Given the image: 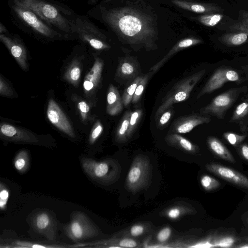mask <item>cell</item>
Listing matches in <instances>:
<instances>
[{"label":"cell","mask_w":248,"mask_h":248,"mask_svg":"<svg viewBox=\"0 0 248 248\" xmlns=\"http://www.w3.org/2000/svg\"><path fill=\"white\" fill-rule=\"evenodd\" d=\"M132 111H126L122 117L115 133L117 142L124 143L129 140L128 132L129 125V119Z\"/></svg>","instance_id":"28"},{"label":"cell","mask_w":248,"mask_h":248,"mask_svg":"<svg viewBox=\"0 0 248 248\" xmlns=\"http://www.w3.org/2000/svg\"><path fill=\"white\" fill-rule=\"evenodd\" d=\"M227 46H238L248 43V11H239L236 22L230 25L227 32L219 38Z\"/></svg>","instance_id":"9"},{"label":"cell","mask_w":248,"mask_h":248,"mask_svg":"<svg viewBox=\"0 0 248 248\" xmlns=\"http://www.w3.org/2000/svg\"><path fill=\"white\" fill-rule=\"evenodd\" d=\"M209 172L238 186L248 189V177L237 170L222 165L210 163L206 164Z\"/></svg>","instance_id":"13"},{"label":"cell","mask_w":248,"mask_h":248,"mask_svg":"<svg viewBox=\"0 0 248 248\" xmlns=\"http://www.w3.org/2000/svg\"><path fill=\"white\" fill-rule=\"evenodd\" d=\"M152 177V166L149 157L143 155H137L131 165L125 187L130 192H139L150 186Z\"/></svg>","instance_id":"5"},{"label":"cell","mask_w":248,"mask_h":248,"mask_svg":"<svg viewBox=\"0 0 248 248\" xmlns=\"http://www.w3.org/2000/svg\"><path fill=\"white\" fill-rule=\"evenodd\" d=\"M7 31L6 30L4 26L1 23H0V34L2 33V32H6Z\"/></svg>","instance_id":"46"},{"label":"cell","mask_w":248,"mask_h":248,"mask_svg":"<svg viewBox=\"0 0 248 248\" xmlns=\"http://www.w3.org/2000/svg\"><path fill=\"white\" fill-rule=\"evenodd\" d=\"M143 75H140L128 83L123 93L122 100L124 107H127L131 103L136 89Z\"/></svg>","instance_id":"31"},{"label":"cell","mask_w":248,"mask_h":248,"mask_svg":"<svg viewBox=\"0 0 248 248\" xmlns=\"http://www.w3.org/2000/svg\"><path fill=\"white\" fill-rule=\"evenodd\" d=\"M13 3L30 10L44 21L60 31L72 33V21L66 18L53 4L44 0H13Z\"/></svg>","instance_id":"2"},{"label":"cell","mask_w":248,"mask_h":248,"mask_svg":"<svg viewBox=\"0 0 248 248\" xmlns=\"http://www.w3.org/2000/svg\"><path fill=\"white\" fill-rule=\"evenodd\" d=\"M165 140L168 145L186 153L196 154L200 150L198 146L179 134L169 133L166 136Z\"/></svg>","instance_id":"22"},{"label":"cell","mask_w":248,"mask_h":248,"mask_svg":"<svg viewBox=\"0 0 248 248\" xmlns=\"http://www.w3.org/2000/svg\"><path fill=\"white\" fill-rule=\"evenodd\" d=\"M140 71L138 61L132 56L122 57L119 61L115 79L121 84L130 83L138 76Z\"/></svg>","instance_id":"14"},{"label":"cell","mask_w":248,"mask_h":248,"mask_svg":"<svg viewBox=\"0 0 248 248\" xmlns=\"http://www.w3.org/2000/svg\"><path fill=\"white\" fill-rule=\"evenodd\" d=\"M29 223L35 232L48 240L54 241L55 239L57 220L51 211L45 209L33 211L30 215Z\"/></svg>","instance_id":"10"},{"label":"cell","mask_w":248,"mask_h":248,"mask_svg":"<svg viewBox=\"0 0 248 248\" xmlns=\"http://www.w3.org/2000/svg\"><path fill=\"white\" fill-rule=\"evenodd\" d=\"M0 132L1 138L10 141L31 144L39 142L32 133L7 124H1Z\"/></svg>","instance_id":"17"},{"label":"cell","mask_w":248,"mask_h":248,"mask_svg":"<svg viewBox=\"0 0 248 248\" xmlns=\"http://www.w3.org/2000/svg\"><path fill=\"white\" fill-rule=\"evenodd\" d=\"M172 2L181 8L197 13L213 14L222 10L218 5L213 3H196L181 0H172Z\"/></svg>","instance_id":"21"},{"label":"cell","mask_w":248,"mask_h":248,"mask_svg":"<svg viewBox=\"0 0 248 248\" xmlns=\"http://www.w3.org/2000/svg\"><path fill=\"white\" fill-rule=\"evenodd\" d=\"M103 130V125L99 121L94 125L89 137V143L93 144L101 135Z\"/></svg>","instance_id":"40"},{"label":"cell","mask_w":248,"mask_h":248,"mask_svg":"<svg viewBox=\"0 0 248 248\" xmlns=\"http://www.w3.org/2000/svg\"><path fill=\"white\" fill-rule=\"evenodd\" d=\"M202 188L206 191H212L220 186V183L217 179L208 175H203L200 179Z\"/></svg>","instance_id":"36"},{"label":"cell","mask_w":248,"mask_h":248,"mask_svg":"<svg viewBox=\"0 0 248 248\" xmlns=\"http://www.w3.org/2000/svg\"><path fill=\"white\" fill-rule=\"evenodd\" d=\"M0 40L10 51L20 66L24 70L27 69V52L19 40L2 33L0 34Z\"/></svg>","instance_id":"18"},{"label":"cell","mask_w":248,"mask_h":248,"mask_svg":"<svg viewBox=\"0 0 248 248\" xmlns=\"http://www.w3.org/2000/svg\"><path fill=\"white\" fill-rule=\"evenodd\" d=\"M173 110L171 107L159 116V119L156 124L157 128L162 129L166 126L173 115Z\"/></svg>","instance_id":"38"},{"label":"cell","mask_w":248,"mask_h":248,"mask_svg":"<svg viewBox=\"0 0 248 248\" xmlns=\"http://www.w3.org/2000/svg\"><path fill=\"white\" fill-rule=\"evenodd\" d=\"M246 87H237L228 90L214 97L206 106L200 109V113L213 115L217 119H224L227 110L237 100L239 96L247 90Z\"/></svg>","instance_id":"7"},{"label":"cell","mask_w":248,"mask_h":248,"mask_svg":"<svg viewBox=\"0 0 248 248\" xmlns=\"http://www.w3.org/2000/svg\"><path fill=\"white\" fill-rule=\"evenodd\" d=\"M10 196L9 190L2 182L0 183V208L1 211L5 210Z\"/></svg>","instance_id":"39"},{"label":"cell","mask_w":248,"mask_h":248,"mask_svg":"<svg viewBox=\"0 0 248 248\" xmlns=\"http://www.w3.org/2000/svg\"><path fill=\"white\" fill-rule=\"evenodd\" d=\"M143 111L142 109H137L132 111L130 119L129 125L128 132V137L129 140L133 135L138 124L141 118Z\"/></svg>","instance_id":"34"},{"label":"cell","mask_w":248,"mask_h":248,"mask_svg":"<svg viewBox=\"0 0 248 248\" xmlns=\"http://www.w3.org/2000/svg\"><path fill=\"white\" fill-rule=\"evenodd\" d=\"M63 229L66 235L75 242L93 238L98 233L96 226L85 214L80 211L72 214L70 221Z\"/></svg>","instance_id":"6"},{"label":"cell","mask_w":248,"mask_h":248,"mask_svg":"<svg viewBox=\"0 0 248 248\" xmlns=\"http://www.w3.org/2000/svg\"><path fill=\"white\" fill-rule=\"evenodd\" d=\"M229 122L237 124L243 133L247 132L248 126V98L236 106Z\"/></svg>","instance_id":"25"},{"label":"cell","mask_w":248,"mask_h":248,"mask_svg":"<svg viewBox=\"0 0 248 248\" xmlns=\"http://www.w3.org/2000/svg\"><path fill=\"white\" fill-rule=\"evenodd\" d=\"M240 80L239 75L236 71L228 67H221L212 74L198 94L197 99L215 91L228 82H237Z\"/></svg>","instance_id":"12"},{"label":"cell","mask_w":248,"mask_h":248,"mask_svg":"<svg viewBox=\"0 0 248 248\" xmlns=\"http://www.w3.org/2000/svg\"><path fill=\"white\" fill-rule=\"evenodd\" d=\"M204 69L200 70L188 77H186L175 84L166 95L162 98L161 104L156 110L155 119L167 109L187 100L196 85L205 74Z\"/></svg>","instance_id":"4"},{"label":"cell","mask_w":248,"mask_h":248,"mask_svg":"<svg viewBox=\"0 0 248 248\" xmlns=\"http://www.w3.org/2000/svg\"><path fill=\"white\" fill-rule=\"evenodd\" d=\"M237 149L240 156L248 161V144L246 143H241Z\"/></svg>","instance_id":"45"},{"label":"cell","mask_w":248,"mask_h":248,"mask_svg":"<svg viewBox=\"0 0 248 248\" xmlns=\"http://www.w3.org/2000/svg\"><path fill=\"white\" fill-rule=\"evenodd\" d=\"M0 93L2 95H10L11 90L6 82L0 77Z\"/></svg>","instance_id":"44"},{"label":"cell","mask_w":248,"mask_h":248,"mask_svg":"<svg viewBox=\"0 0 248 248\" xmlns=\"http://www.w3.org/2000/svg\"><path fill=\"white\" fill-rule=\"evenodd\" d=\"M202 40L196 37H188L178 42L160 60L150 69V71L154 73L159 70L175 54L186 48L197 45L202 43Z\"/></svg>","instance_id":"19"},{"label":"cell","mask_w":248,"mask_h":248,"mask_svg":"<svg viewBox=\"0 0 248 248\" xmlns=\"http://www.w3.org/2000/svg\"><path fill=\"white\" fill-rule=\"evenodd\" d=\"M103 20L126 43L147 51L156 49V23L149 15L131 7L105 10Z\"/></svg>","instance_id":"1"},{"label":"cell","mask_w":248,"mask_h":248,"mask_svg":"<svg viewBox=\"0 0 248 248\" xmlns=\"http://www.w3.org/2000/svg\"><path fill=\"white\" fill-rule=\"evenodd\" d=\"M171 233V229L169 226H166L158 232L156 238L158 242L164 243L169 240Z\"/></svg>","instance_id":"41"},{"label":"cell","mask_w":248,"mask_h":248,"mask_svg":"<svg viewBox=\"0 0 248 248\" xmlns=\"http://www.w3.org/2000/svg\"><path fill=\"white\" fill-rule=\"evenodd\" d=\"M14 165L20 173H24L28 170L30 167V157L26 150H21L16 155L14 159Z\"/></svg>","instance_id":"30"},{"label":"cell","mask_w":248,"mask_h":248,"mask_svg":"<svg viewBox=\"0 0 248 248\" xmlns=\"http://www.w3.org/2000/svg\"><path fill=\"white\" fill-rule=\"evenodd\" d=\"M78 107L80 112L82 118L85 120L86 115L90 110L89 106L86 102L81 101L78 103Z\"/></svg>","instance_id":"43"},{"label":"cell","mask_w":248,"mask_h":248,"mask_svg":"<svg viewBox=\"0 0 248 248\" xmlns=\"http://www.w3.org/2000/svg\"><path fill=\"white\" fill-rule=\"evenodd\" d=\"M154 74V73L153 72L150 71L143 76V77L139 82L133 96L131 102L133 104L138 103L140 100L150 77Z\"/></svg>","instance_id":"33"},{"label":"cell","mask_w":248,"mask_h":248,"mask_svg":"<svg viewBox=\"0 0 248 248\" xmlns=\"http://www.w3.org/2000/svg\"><path fill=\"white\" fill-rule=\"evenodd\" d=\"M145 230L146 228L144 225L135 224L130 227L128 231V235L132 237L140 236L145 232Z\"/></svg>","instance_id":"42"},{"label":"cell","mask_w":248,"mask_h":248,"mask_svg":"<svg viewBox=\"0 0 248 248\" xmlns=\"http://www.w3.org/2000/svg\"><path fill=\"white\" fill-rule=\"evenodd\" d=\"M80 163L86 174L93 180L103 186H109L119 179L121 167L114 159L100 161L86 157H82Z\"/></svg>","instance_id":"3"},{"label":"cell","mask_w":248,"mask_h":248,"mask_svg":"<svg viewBox=\"0 0 248 248\" xmlns=\"http://www.w3.org/2000/svg\"><path fill=\"white\" fill-rule=\"evenodd\" d=\"M71 24L72 33H76L93 48L103 50L110 47L105 42V35L85 17L78 16L75 21H72Z\"/></svg>","instance_id":"8"},{"label":"cell","mask_w":248,"mask_h":248,"mask_svg":"<svg viewBox=\"0 0 248 248\" xmlns=\"http://www.w3.org/2000/svg\"><path fill=\"white\" fill-rule=\"evenodd\" d=\"M197 212L196 209L187 204H176L164 209L160 215L170 220H175L187 215L194 214Z\"/></svg>","instance_id":"27"},{"label":"cell","mask_w":248,"mask_h":248,"mask_svg":"<svg viewBox=\"0 0 248 248\" xmlns=\"http://www.w3.org/2000/svg\"><path fill=\"white\" fill-rule=\"evenodd\" d=\"M223 138L231 145L234 147H238L247 138V135H239L232 132H225Z\"/></svg>","instance_id":"37"},{"label":"cell","mask_w":248,"mask_h":248,"mask_svg":"<svg viewBox=\"0 0 248 248\" xmlns=\"http://www.w3.org/2000/svg\"><path fill=\"white\" fill-rule=\"evenodd\" d=\"M75 61L66 72L65 77L66 79L72 83L76 84L79 80L81 70L78 63Z\"/></svg>","instance_id":"35"},{"label":"cell","mask_w":248,"mask_h":248,"mask_svg":"<svg viewBox=\"0 0 248 248\" xmlns=\"http://www.w3.org/2000/svg\"><path fill=\"white\" fill-rule=\"evenodd\" d=\"M78 245L77 247H90L93 248H136L139 244L130 238L116 239L114 238L98 241L94 242Z\"/></svg>","instance_id":"20"},{"label":"cell","mask_w":248,"mask_h":248,"mask_svg":"<svg viewBox=\"0 0 248 248\" xmlns=\"http://www.w3.org/2000/svg\"><path fill=\"white\" fill-rule=\"evenodd\" d=\"M246 131H248V127H247V128Z\"/></svg>","instance_id":"47"},{"label":"cell","mask_w":248,"mask_h":248,"mask_svg":"<svg viewBox=\"0 0 248 248\" xmlns=\"http://www.w3.org/2000/svg\"><path fill=\"white\" fill-rule=\"evenodd\" d=\"M103 62L97 58L93 66L86 75L83 82V87L86 92L93 91L100 82L103 68Z\"/></svg>","instance_id":"23"},{"label":"cell","mask_w":248,"mask_h":248,"mask_svg":"<svg viewBox=\"0 0 248 248\" xmlns=\"http://www.w3.org/2000/svg\"><path fill=\"white\" fill-rule=\"evenodd\" d=\"M207 141L209 149L214 154L224 160L232 163H235L232 154L217 138L210 136Z\"/></svg>","instance_id":"26"},{"label":"cell","mask_w":248,"mask_h":248,"mask_svg":"<svg viewBox=\"0 0 248 248\" xmlns=\"http://www.w3.org/2000/svg\"><path fill=\"white\" fill-rule=\"evenodd\" d=\"M13 11L19 18L37 33L48 38H55L61 34L46 24L38 16L30 10L13 3Z\"/></svg>","instance_id":"11"},{"label":"cell","mask_w":248,"mask_h":248,"mask_svg":"<svg viewBox=\"0 0 248 248\" xmlns=\"http://www.w3.org/2000/svg\"><path fill=\"white\" fill-rule=\"evenodd\" d=\"M107 101L106 110L109 115H117L123 110L124 105L119 91L111 84L108 87Z\"/></svg>","instance_id":"24"},{"label":"cell","mask_w":248,"mask_h":248,"mask_svg":"<svg viewBox=\"0 0 248 248\" xmlns=\"http://www.w3.org/2000/svg\"><path fill=\"white\" fill-rule=\"evenodd\" d=\"M223 15L217 14H207L196 17V19L201 24L208 27H213L221 20Z\"/></svg>","instance_id":"32"},{"label":"cell","mask_w":248,"mask_h":248,"mask_svg":"<svg viewBox=\"0 0 248 248\" xmlns=\"http://www.w3.org/2000/svg\"><path fill=\"white\" fill-rule=\"evenodd\" d=\"M211 120L209 115L201 114H192L178 118L171 124L169 133L186 134L195 127L208 124Z\"/></svg>","instance_id":"15"},{"label":"cell","mask_w":248,"mask_h":248,"mask_svg":"<svg viewBox=\"0 0 248 248\" xmlns=\"http://www.w3.org/2000/svg\"><path fill=\"white\" fill-rule=\"evenodd\" d=\"M47 116L49 121L59 130L74 138L75 132L67 117L57 103L50 99L47 105Z\"/></svg>","instance_id":"16"},{"label":"cell","mask_w":248,"mask_h":248,"mask_svg":"<svg viewBox=\"0 0 248 248\" xmlns=\"http://www.w3.org/2000/svg\"><path fill=\"white\" fill-rule=\"evenodd\" d=\"M65 248L73 247V246L62 245L59 244L49 242H32L29 241H25L21 240H16L12 241L10 243V245L8 248Z\"/></svg>","instance_id":"29"}]
</instances>
